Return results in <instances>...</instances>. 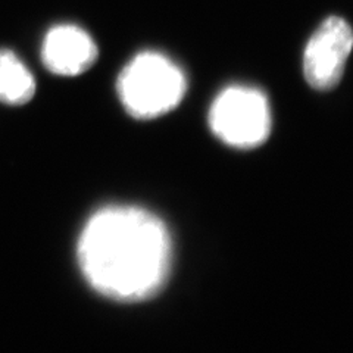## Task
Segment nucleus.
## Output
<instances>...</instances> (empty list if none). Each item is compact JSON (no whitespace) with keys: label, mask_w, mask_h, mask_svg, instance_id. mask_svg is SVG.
<instances>
[{"label":"nucleus","mask_w":353,"mask_h":353,"mask_svg":"<svg viewBox=\"0 0 353 353\" xmlns=\"http://www.w3.org/2000/svg\"><path fill=\"white\" fill-rule=\"evenodd\" d=\"M37 90L34 75L18 54L0 49V103L24 106L32 101Z\"/></svg>","instance_id":"423d86ee"},{"label":"nucleus","mask_w":353,"mask_h":353,"mask_svg":"<svg viewBox=\"0 0 353 353\" xmlns=\"http://www.w3.org/2000/svg\"><path fill=\"white\" fill-rule=\"evenodd\" d=\"M87 283L118 302H140L167 281L172 246L167 227L136 206H108L87 221L77 245Z\"/></svg>","instance_id":"f257e3e1"},{"label":"nucleus","mask_w":353,"mask_h":353,"mask_svg":"<svg viewBox=\"0 0 353 353\" xmlns=\"http://www.w3.org/2000/svg\"><path fill=\"white\" fill-rule=\"evenodd\" d=\"M117 90L124 109L136 119H154L171 112L187 92L179 65L159 52H140L119 72Z\"/></svg>","instance_id":"f03ea898"},{"label":"nucleus","mask_w":353,"mask_h":353,"mask_svg":"<svg viewBox=\"0 0 353 353\" xmlns=\"http://www.w3.org/2000/svg\"><path fill=\"white\" fill-rule=\"evenodd\" d=\"M353 48L349 22L337 15L327 17L309 37L303 50V77L314 90L330 92L343 79Z\"/></svg>","instance_id":"20e7f679"},{"label":"nucleus","mask_w":353,"mask_h":353,"mask_svg":"<svg viewBox=\"0 0 353 353\" xmlns=\"http://www.w3.org/2000/svg\"><path fill=\"white\" fill-rule=\"evenodd\" d=\"M209 127L227 146L255 149L267 141L272 115L267 96L259 88L230 85L221 92L209 109Z\"/></svg>","instance_id":"7ed1b4c3"},{"label":"nucleus","mask_w":353,"mask_h":353,"mask_svg":"<svg viewBox=\"0 0 353 353\" xmlns=\"http://www.w3.org/2000/svg\"><path fill=\"white\" fill-rule=\"evenodd\" d=\"M44 68L54 75L77 77L87 72L99 59V48L85 30L74 24L52 27L41 43Z\"/></svg>","instance_id":"39448f33"}]
</instances>
